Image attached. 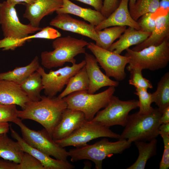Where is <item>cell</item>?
Here are the masks:
<instances>
[{"mask_svg": "<svg viewBox=\"0 0 169 169\" xmlns=\"http://www.w3.org/2000/svg\"><path fill=\"white\" fill-rule=\"evenodd\" d=\"M67 108V105L63 98L42 95L39 100L30 101L24 109L18 110L17 115L21 119L31 120L40 124L52 137L55 128Z\"/></svg>", "mask_w": 169, "mask_h": 169, "instance_id": "6da1fadb", "label": "cell"}, {"mask_svg": "<svg viewBox=\"0 0 169 169\" xmlns=\"http://www.w3.org/2000/svg\"><path fill=\"white\" fill-rule=\"evenodd\" d=\"M40 66L38 58L36 56L28 65L16 67L13 70L0 73V80H7L20 84Z\"/></svg>", "mask_w": 169, "mask_h": 169, "instance_id": "cb8c5ba5", "label": "cell"}, {"mask_svg": "<svg viewBox=\"0 0 169 169\" xmlns=\"http://www.w3.org/2000/svg\"><path fill=\"white\" fill-rule=\"evenodd\" d=\"M134 94L138 97L139 99V113L146 114L152 110L153 108L151 106L152 103L151 93L148 92L147 90L136 88Z\"/></svg>", "mask_w": 169, "mask_h": 169, "instance_id": "1f68e13d", "label": "cell"}, {"mask_svg": "<svg viewBox=\"0 0 169 169\" xmlns=\"http://www.w3.org/2000/svg\"><path fill=\"white\" fill-rule=\"evenodd\" d=\"M30 101L20 84L9 80H0V102L18 105L23 109Z\"/></svg>", "mask_w": 169, "mask_h": 169, "instance_id": "ffe728a7", "label": "cell"}, {"mask_svg": "<svg viewBox=\"0 0 169 169\" xmlns=\"http://www.w3.org/2000/svg\"><path fill=\"white\" fill-rule=\"evenodd\" d=\"M18 163L0 158V169H16Z\"/></svg>", "mask_w": 169, "mask_h": 169, "instance_id": "f35d334b", "label": "cell"}, {"mask_svg": "<svg viewBox=\"0 0 169 169\" xmlns=\"http://www.w3.org/2000/svg\"><path fill=\"white\" fill-rule=\"evenodd\" d=\"M159 8L165 11H169V0H160Z\"/></svg>", "mask_w": 169, "mask_h": 169, "instance_id": "b9f144b4", "label": "cell"}, {"mask_svg": "<svg viewBox=\"0 0 169 169\" xmlns=\"http://www.w3.org/2000/svg\"><path fill=\"white\" fill-rule=\"evenodd\" d=\"M125 56L129 57L127 68L137 67L155 71L165 68L169 62V40L158 46H151L138 51L130 48L125 50Z\"/></svg>", "mask_w": 169, "mask_h": 169, "instance_id": "8992f818", "label": "cell"}, {"mask_svg": "<svg viewBox=\"0 0 169 169\" xmlns=\"http://www.w3.org/2000/svg\"><path fill=\"white\" fill-rule=\"evenodd\" d=\"M128 3L129 0H120L116 9L100 24L95 26V30L97 31L114 26H127L140 30L137 22L133 19L130 14Z\"/></svg>", "mask_w": 169, "mask_h": 169, "instance_id": "d6986e66", "label": "cell"}, {"mask_svg": "<svg viewBox=\"0 0 169 169\" xmlns=\"http://www.w3.org/2000/svg\"><path fill=\"white\" fill-rule=\"evenodd\" d=\"M160 0H136L133 7L129 10L133 19L137 21L143 14L154 13L159 8Z\"/></svg>", "mask_w": 169, "mask_h": 169, "instance_id": "f546056e", "label": "cell"}, {"mask_svg": "<svg viewBox=\"0 0 169 169\" xmlns=\"http://www.w3.org/2000/svg\"><path fill=\"white\" fill-rule=\"evenodd\" d=\"M115 90V87L109 86L106 90L96 94H89L87 91H77L63 99L67 105V108L82 112L86 120L91 121L100 110L107 105Z\"/></svg>", "mask_w": 169, "mask_h": 169, "instance_id": "5b68a950", "label": "cell"}, {"mask_svg": "<svg viewBox=\"0 0 169 169\" xmlns=\"http://www.w3.org/2000/svg\"><path fill=\"white\" fill-rule=\"evenodd\" d=\"M163 139L164 145L163 154L159 165L160 169L169 168V135L159 133Z\"/></svg>", "mask_w": 169, "mask_h": 169, "instance_id": "d590c367", "label": "cell"}, {"mask_svg": "<svg viewBox=\"0 0 169 169\" xmlns=\"http://www.w3.org/2000/svg\"><path fill=\"white\" fill-rule=\"evenodd\" d=\"M160 133L169 135V123L160 125L159 127V134Z\"/></svg>", "mask_w": 169, "mask_h": 169, "instance_id": "60d3db41", "label": "cell"}, {"mask_svg": "<svg viewBox=\"0 0 169 169\" xmlns=\"http://www.w3.org/2000/svg\"><path fill=\"white\" fill-rule=\"evenodd\" d=\"M7 133L0 134V157L18 163L24 151L19 143L9 138Z\"/></svg>", "mask_w": 169, "mask_h": 169, "instance_id": "603a6c76", "label": "cell"}, {"mask_svg": "<svg viewBox=\"0 0 169 169\" xmlns=\"http://www.w3.org/2000/svg\"><path fill=\"white\" fill-rule=\"evenodd\" d=\"M162 112L158 108L149 113L138 112L129 115L126 124L119 139L126 140L132 142H146L156 138L159 134L160 119Z\"/></svg>", "mask_w": 169, "mask_h": 169, "instance_id": "7a4b0ae2", "label": "cell"}, {"mask_svg": "<svg viewBox=\"0 0 169 169\" xmlns=\"http://www.w3.org/2000/svg\"><path fill=\"white\" fill-rule=\"evenodd\" d=\"M88 42L83 39H78L67 36L59 37L52 43L54 50L44 51L41 54V63L48 69L62 66L66 62L76 64L75 57L80 54H85V47Z\"/></svg>", "mask_w": 169, "mask_h": 169, "instance_id": "3957f363", "label": "cell"}, {"mask_svg": "<svg viewBox=\"0 0 169 169\" xmlns=\"http://www.w3.org/2000/svg\"><path fill=\"white\" fill-rule=\"evenodd\" d=\"M11 1L17 4L24 3H25L28 4L31 3L33 0H10Z\"/></svg>", "mask_w": 169, "mask_h": 169, "instance_id": "ee69618b", "label": "cell"}, {"mask_svg": "<svg viewBox=\"0 0 169 169\" xmlns=\"http://www.w3.org/2000/svg\"><path fill=\"white\" fill-rule=\"evenodd\" d=\"M10 127L8 123H0V134L7 133L10 130Z\"/></svg>", "mask_w": 169, "mask_h": 169, "instance_id": "7bdbcfd3", "label": "cell"}, {"mask_svg": "<svg viewBox=\"0 0 169 169\" xmlns=\"http://www.w3.org/2000/svg\"><path fill=\"white\" fill-rule=\"evenodd\" d=\"M49 24L63 30L75 33L88 37L95 42L98 40L95 26L77 19L67 13H59L50 21Z\"/></svg>", "mask_w": 169, "mask_h": 169, "instance_id": "4fadbf2b", "label": "cell"}, {"mask_svg": "<svg viewBox=\"0 0 169 169\" xmlns=\"http://www.w3.org/2000/svg\"><path fill=\"white\" fill-rule=\"evenodd\" d=\"M84 54L85 67L89 81L88 93L94 94L104 87H115L119 85V81L111 79L103 73L94 55L86 53Z\"/></svg>", "mask_w": 169, "mask_h": 169, "instance_id": "2e32d148", "label": "cell"}, {"mask_svg": "<svg viewBox=\"0 0 169 169\" xmlns=\"http://www.w3.org/2000/svg\"><path fill=\"white\" fill-rule=\"evenodd\" d=\"M13 122L19 127L22 138L28 145L56 159L68 161L69 151L57 144L44 128L38 131L31 129L18 117Z\"/></svg>", "mask_w": 169, "mask_h": 169, "instance_id": "52a82bcc", "label": "cell"}, {"mask_svg": "<svg viewBox=\"0 0 169 169\" xmlns=\"http://www.w3.org/2000/svg\"><path fill=\"white\" fill-rule=\"evenodd\" d=\"M11 136L19 143L23 151L28 153L38 160L45 169H72L75 166L68 161H65L51 158L40 151L27 144L18 134L10 125Z\"/></svg>", "mask_w": 169, "mask_h": 169, "instance_id": "ac0fdd59", "label": "cell"}, {"mask_svg": "<svg viewBox=\"0 0 169 169\" xmlns=\"http://www.w3.org/2000/svg\"><path fill=\"white\" fill-rule=\"evenodd\" d=\"M120 135L112 131L110 127L92 120H86L77 130L64 139L54 141L60 146H72L76 147L86 146L93 139L100 137L119 139Z\"/></svg>", "mask_w": 169, "mask_h": 169, "instance_id": "30bf717a", "label": "cell"}, {"mask_svg": "<svg viewBox=\"0 0 169 169\" xmlns=\"http://www.w3.org/2000/svg\"><path fill=\"white\" fill-rule=\"evenodd\" d=\"M86 47L93 53L107 76L113 77L118 81L125 79V68L129 64V57L103 49L93 42L88 43Z\"/></svg>", "mask_w": 169, "mask_h": 169, "instance_id": "8fae6325", "label": "cell"}, {"mask_svg": "<svg viewBox=\"0 0 169 169\" xmlns=\"http://www.w3.org/2000/svg\"><path fill=\"white\" fill-rule=\"evenodd\" d=\"M18 110L15 105L5 104L0 102V123L13 122L18 117Z\"/></svg>", "mask_w": 169, "mask_h": 169, "instance_id": "836d02e7", "label": "cell"}, {"mask_svg": "<svg viewBox=\"0 0 169 169\" xmlns=\"http://www.w3.org/2000/svg\"><path fill=\"white\" fill-rule=\"evenodd\" d=\"M20 85L31 101H37L40 100V92L44 87L41 75L37 71L30 75Z\"/></svg>", "mask_w": 169, "mask_h": 169, "instance_id": "4316f807", "label": "cell"}, {"mask_svg": "<svg viewBox=\"0 0 169 169\" xmlns=\"http://www.w3.org/2000/svg\"><path fill=\"white\" fill-rule=\"evenodd\" d=\"M156 18L154 13H147L141 16L137 21L140 29L151 33L156 26Z\"/></svg>", "mask_w": 169, "mask_h": 169, "instance_id": "e575fe53", "label": "cell"}, {"mask_svg": "<svg viewBox=\"0 0 169 169\" xmlns=\"http://www.w3.org/2000/svg\"><path fill=\"white\" fill-rule=\"evenodd\" d=\"M16 169H45L42 163L30 154L24 152Z\"/></svg>", "mask_w": 169, "mask_h": 169, "instance_id": "d6a6232c", "label": "cell"}, {"mask_svg": "<svg viewBox=\"0 0 169 169\" xmlns=\"http://www.w3.org/2000/svg\"><path fill=\"white\" fill-rule=\"evenodd\" d=\"M104 137L92 145L70 149L69 152L71 161L75 162L82 160L92 161L96 169H102L103 160L115 154H120L131 147L132 142L126 140L119 139L110 142Z\"/></svg>", "mask_w": 169, "mask_h": 169, "instance_id": "277c9868", "label": "cell"}, {"mask_svg": "<svg viewBox=\"0 0 169 169\" xmlns=\"http://www.w3.org/2000/svg\"><path fill=\"white\" fill-rule=\"evenodd\" d=\"M138 106L137 100H122L113 95L107 105L98 112L91 120L109 127L115 125L125 127L130 112Z\"/></svg>", "mask_w": 169, "mask_h": 169, "instance_id": "9c48e42d", "label": "cell"}, {"mask_svg": "<svg viewBox=\"0 0 169 169\" xmlns=\"http://www.w3.org/2000/svg\"><path fill=\"white\" fill-rule=\"evenodd\" d=\"M152 103H155L161 112L169 106V72H167L157 83L156 90L151 94Z\"/></svg>", "mask_w": 169, "mask_h": 169, "instance_id": "83f0119b", "label": "cell"}, {"mask_svg": "<svg viewBox=\"0 0 169 169\" xmlns=\"http://www.w3.org/2000/svg\"><path fill=\"white\" fill-rule=\"evenodd\" d=\"M89 81L85 66L69 79L63 91L58 96L63 98L77 91H87Z\"/></svg>", "mask_w": 169, "mask_h": 169, "instance_id": "484cf974", "label": "cell"}, {"mask_svg": "<svg viewBox=\"0 0 169 169\" xmlns=\"http://www.w3.org/2000/svg\"><path fill=\"white\" fill-rule=\"evenodd\" d=\"M120 0H104L100 12L106 18L118 7Z\"/></svg>", "mask_w": 169, "mask_h": 169, "instance_id": "8d00e7d4", "label": "cell"}, {"mask_svg": "<svg viewBox=\"0 0 169 169\" xmlns=\"http://www.w3.org/2000/svg\"><path fill=\"white\" fill-rule=\"evenodd\" d=\"M85 63L84 59L71 66L67 65L54 71L51 70L49 73H46L40 66L37 71L41 75L45 95L56 96L62 91L70 78L85 66Z\"/></svg>", "mask_w": 169, "mask_h": 169, "instance_id": "7c38bea8", "label": "cell"}, {"mask_svg": "<svg viewBox=\"0 0 169 169\" xmlns=\"http://www.w3.org/2000/svg\"><path fill=\"white\" fill-rule=\"evenodd\" d=\"M156 17L155 28L150 35L142 43L131 49L138 51L151 46H158L169 40V11L157 10L154 13Z\"/></svg>", "mask_w": 169, "mask_h": 169, "instance_id": "e0dca14e", "label": "cell"}, {"mask_svg": "<svg viewBox=\"0 0 169 169\" xmlns=\"http://www.w3.org/2000/svg\"><path fill=\"white\" fill-rule=\"evenodd\" d=\"M130 72L129 84L134 86L136 88L144 89L147 90L148 89H152V85L148 79L144 78L142 74L141 69L137 67H133L127 68Z\"/></svg>", "mask_w": 169, "mask_h": 169, "instance_id": "4dcf8cb0", "label": "cell"}, {"mask_svg": "<svg viewBox=\"0 0 169 169\" xmlns=\"http://www.w3.org/2000/svg\"><path fill=\"white\" fill-rule=\"evenodd\" d=\"M62 0V6L55 11L57 14L67 13L75 15L95 26L99 25L106 18L100 11L90 8L82 7L69 0Z\"/></svg>", "mask_w": 169, "mask_h": 169, "instance_id": "44dd1931", "label": "cell"}, {"mask_svg": "<svg viewBox=\"0 0 169 169\" xmlns=\"http://www.w3.org/2000/svg\"><path fill=\"white\" fill-rule=\"evenodd\" d=\"M26 8L23 17L29 21V24L35 27H39L41 20L49 15L63 5L62 0H33L28 4H25Z\"/></svg>", "mask_w": 169, "mask_h": 169, "instance_id": "9a60e30c", "label": "cell"}, {"mask_svg": "<svg viewBox=\"0 0 169 169\" xmlns=\"http://www.w3.org/2000/svg\"><path fill=\"white\" fill-rule=\"evenodd\" d=\"M161 124L169 123V106L162 111V115L160 119Z\"/></svg>", "mask_w": 169, "mask_h": 169, "instance_id": "ab89813d", "label": "cell"}, {"mask_svg": "<svg viewBox=\"0 0 169 169\" xmlns=\"http://www.w3.org/2000/svg\"><path fill=\"white\" fill-rule=\"evenodd\" d=\"M82 112L66 108L53 132L52 137L54 141L66 138L77 130L85 121Z\"/></svg>", "mask_w": 169, "mask_h": 169, "instance_id": "5bb4252c", "label": "cell"}, {"mask_svg": "<svg viewBox=\"0 0 169 169\" xmlns=\"http://www.w3.org/2000/svg\"><path fill=\"white\" fill-rule=\"evenodd\" d=\"M134 143L138 149L139 156L135 162L126 169H144L148 160L156 155L157 140L155 138L148 143L143 141Z\"/></svg>", "mask_w": 169, "mask_h": 169, "instance_id": "d4e9b609", "label": "cell"}, {"mask_svg": "<svg viewBox=\"0 0 169 169\" xmlns=\"http://www.w3.org/2000/svg\"><path fill=\"white\" fill-rule=\"evenodd\" d=\"M126 28L125 26H114L97 31L98 40L95 44L100 47L108 50Z\"/></svg>", "mask_w": 169, "mask_h": 169, "instance_id": "f1b7e54d", "label": "cell"}, {"mask_svg": "<svg viewBox=\"0 0 169 169\" xmlns=\"http://www.w3.org/2000/svg\"><path fill=\"white\" fill-rule=\"evenodd\" d=\"M74 0L84 4L90 5L93 7L95 10L100 12L103 4V0Z\"/></svg>", "mask_w": 169, "mask_h": 169, "instance_id": "74e56055", "label": "cell"}, {"mask_svg": "<svg viewBox=\"0 0 169 169\" xmlns=\"http://www.w3.org/2000/svg\"><path fill=\"white\" fill-rule=\"evenodd\" d=\"M136 1V0H129V10L133 8Z\"/></svg>", "mask_w": 169, "mask_h": 169, "instance_id": "f6af8a7d", "label": "cell"}, {"mask_svg": "<svg viewBox=\"0 0 169 169\" xmlns=\"http://www.w3.org/2000/svg\"><path fill=\"white\" fill-rule=\"evenodd\" d=\"M17 4L10 0L0 3V25L4 38L20 39L42 28L21 23L15 8Z\"/></svg>", "mask_w": 169, "mask_h": 169, "instance_id": "ba28073f", "label": "cell"}, {"mask_svg": "<svg viewBox=\"0 0 169 169\" xmlns=\"http://www.w3.org/2000/svg\"><path fill=\"white\" fill-rule=\"evenodd\" d=\"M151 33L144 32L128 27L121 35L119 39L113 43L108 50L118 54L129 48L131 46L138 44L145 40Z\"/></svg>", "mask_w": 169, "mask_h": 169, "instance_id": "7402d4cb", "label": "cell"}]
</instances>
